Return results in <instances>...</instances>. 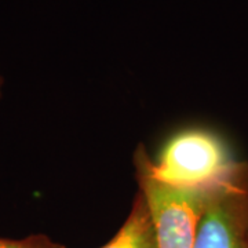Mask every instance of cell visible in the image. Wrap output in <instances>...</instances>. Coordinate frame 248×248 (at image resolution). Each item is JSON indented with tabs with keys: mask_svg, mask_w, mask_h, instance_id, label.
<instances>
[{
	"mask_svg": "<svg viewBox=\"0 0 248 248\" xmlns=\"http://www.w3.org/2000/svg\"><path fill=\"white\" fill-rule=\"evenodd\" d=\"M229 145L207 128H187L170 138L159 159L146 155V167L159 182L184 190H210L239 167Z\"/></svg>",
	"mask_w": 248,
	"mask_h": 248,
	"instance_id": "obj_1",
	"label": "cell"
},
{
	"mask_svg": "<svg viewBox=\"0 0 248 248\" xmlns=\"http://www.w3.org/2000/svg\"><path fill=\"white\" fill-rule=\"evenodd\" d=\"M146 148L140 145L134 153V166L140 192L153 219L157 248H195L197 225L208 190H184L161 184L146 167Z\"/></svg>",
	"mask_w": 248,
	"mask_h": 248,
	"instance_id": "obj_2",
	"label": "cell"
},
{
	"mask_svg": "<svg viewBox=\"0 0 248 248\" xmlns=\"http://www.w3.org/2000/svg\"><path fill=\"white\" fill-rule=\"evenodd\" d=\"M195 248H248V161L208 190Z\"/></svg>",
	"mask_w": 248,
	"mask_h": 248,
	"instance_id": "obj_3",
	"label": "cell"
},
{
	"mask_svg": "<svg viewBox=\"0 0 248 248\" xmlns=\"http://www.w3.org/2000/svg\"><path fill=\"white\" fill-rule=\"evenodd\" d=\"M101 248H157L153 219L141 192L135 196L131 211L115 237Z\"/></svg>",
	"mask_w": 248,
	"mask_h": 248,
	"instance_id": "obj_4",
	"label": "cell"
},
{
	"mask_svg": "<svg viewBox=\"0 0 248 248\" xmlns=\"http://www.w3.org/2000/svg\"><path fill=\"white\" fill-rule=\"evenodd\" d=\"M0 248H65L46 234H33L25 239H0Z\"/></svg>",
	"mask_w": 248,
	"mask_h": 248,
	"instance_id": "obj_5",
	"label": "cell"
},
{
	"mask_svg": "<svg viewBox=\"0 0 248 248\" xmlns=\"http://www.w3.org/2000/svg\"><path fill=\"white\" fill-rule=\"evenodd\" d=\"M3 84H4V79H3V75L0 72V99H1V94H3Z\"/></svg>",
	"mask_w": 248,
	"mask_h": 248,
	"instance_id": "obj_6",
	"label": "cell"
}]
</instances>
